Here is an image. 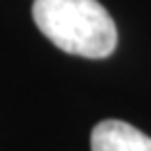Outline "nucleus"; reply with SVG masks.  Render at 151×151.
Here are the masks:
<instances>
[{"label":"nucleus","mask_w":151,"mask_h":151,"mask_svg":"<svg viewBox=\"0 0 151 151\" xmlns=\"http://www.w3.org/2000/svg\"><path fill=\"white\" fill-rule=\"evenodd\" d=\"M34 23L69 55L103 59L118 44V29L99 0H34Z\"/></svg>","instance_id":"1"},{"label":"nucleus","mask_w":151,"mask_h":151,"mask_svg":"<svg viewBox=\"0 0 151 151\" xmlns=\"http://www.w3.org/2000/svg\"><path fill=\"white\" fill-rule=\"evenodd\" d=\"M92 151H151V139L122 120H105L92 128Z\"/></svg>","instance_id":"2"}]
</instances>
